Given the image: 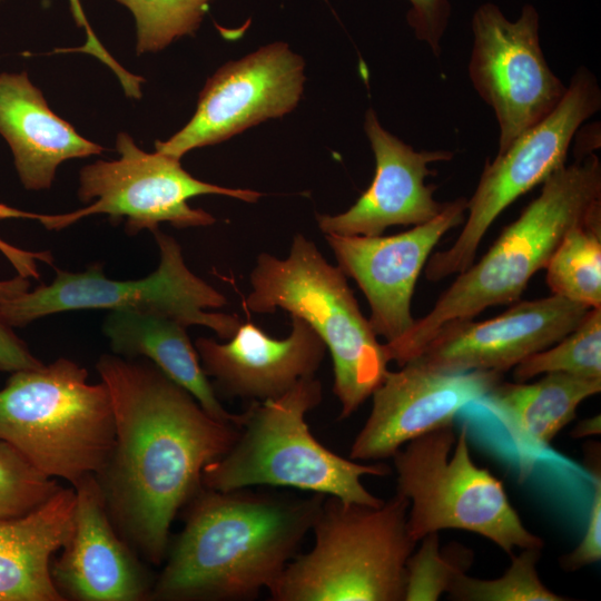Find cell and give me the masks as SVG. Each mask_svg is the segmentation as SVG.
<instances>
[{
	"instance_id": "cell-1",
	"label": "cell",
	"mask_w": 601,
	"mask_h": 601,
	"mask_svg": "<svg viewBox=\"0 0 601 601\" xmlns=\"http://www.w3.org/2000/svg\"><path fill=\"white\" fill-rule=\"evenodd\" d=\"M97 372L114 410L115 446L98 476L121 538L147 559H165L179 510L203 487L206 465L234 444L238 427L211 417L152 363L102 354Z\"/></svg>"
},
{
	"instance_id": "cell-2",
	"label": "cell",
	"mask_w": 601,
	"mask_h": 601,
	"mask_svg": "<svg viewBox=\"0 0 601 601\" xmlns=\"http://www.w3.org/2000/svg\"><path fill=\"white\" fill-rule=\"evenodd\" d=\"M325 495L201 487L150 599L238 601L269 593L312 530Z\"/></svg>"
},
{
	"instance_id": "cell-3",
	"label": "cell",
	"mask_w": 601,
	"mask_h": 601,
	"mask_svg": "<svg viewBox=\"0 0 601 601\" xmlns=\"http://www.w3.org/2000/svg\"><path fill=\"white\" fill-rule=\"evenodd\" d=\"M541 193L505 226L476 263L459 273L431 311L397 342L384 344L398 366L416 358L440 328L472 319L495 305L520 299L544 269L565 233L601 201V164L593 152L577 157L542 183Z\"/></svg>"
},
{
	"instance_id": "cell-4",
	"label": "cell",
	"mask_w": 601,
	"mask_h": 601,
	"mask_svg": "<svg viewBox=\"0 0 601 601\" xmlns=\"http://www.w3.org/2000/svg\"><path fill=\"white\" fill-rule=\"evenodd\" d=\"M321 401L322 384L314 375L279 397L252 402L242 413L234 444L205 466L203 486L223 492L259 485L289 487L381 505L384 500L368 492L362 477L384 476L390 467L345 459L318 442L305 417Z\"/></svg>"
},
{
	"instance_id": "cell-5",
	"label": "cell",
	"mask_w": 601,
	"mask_h": 601,
	"mask_svg": "<svg viewBox=\"0 0 601 601\" xmlns=\"http://www.w3.org/2000/svg\"><path fill=\"white\" fill-rule=\"evenodd\" d=\"M408 500L397 492L378 506L325 495L312 526L314 545L294 556L274 601H404L406 562L416 548Z\"/></svg>"
},
{
	"instance_id": "cell-6",
	"label": "cell",
	"mask_w": 601,
	"mask_h": 601,
	"mask_svg": "<svg viewBox=\"0 0 601 601\" xmlns=\"http://www.w3.org/2000/svg\"><path fill=\"white\" fill-rule=\"evenodd\" d=\"M250 285L245 300L250 312L283 308L321 336L333 359L339 418L351 416L381 384L391 361L343 270L329 264L311 239L297 234L286 258L258 255Z\"/></svg>"
},
{
	"instance_id": "cell-7",
	"label": "cell",
	"mask_w": 601,
	"mask_h": 601,
	"mask_svg": "<svg viewBox=\"0 0 601 601\" xmlns=\"http://www.w3.org/2000/svg\"><path fill=\"white\" fill-rule=\"evenodd\" d=\"M0 440L49 477H98L115 446L108 387L63 357L13 372L0 390Z\"/></svg>"
},
{
	"instance_id": "cell-8",
	"label": "cell",
	"mask_w": 601,
	"mask_h": 601,
	"mask_svg": "<svg viewBox=\"0 0 601 601\" xmlns=\"http://www.w3.org/2000/svg\"><path fill=\"white\" fill-rule=\"evenodd\" d=\"M397 493L408 500L407 530L415 541L445 529L473 532L510 556L515 549L543 548L512 505L505 487L471 456L466 424L421 435L392 456Z\"/></svg>"
},
{
	"instance_id": "cell-9",
	"label": "cell",
	"mask_w": 601,
	"mask_h": 601,
	"mask_svg": "<svg viewBox=\"0 0 601 601\" xmlns=\"http://www.w3.org/2000/svg\"><path fill=\"white\" fill-rule=\"evenodd\" d=\"M119 158L97 160L79 175L78 197L90 203L85 208L63 214H37L0 204V219L24 218L39 221L48 230H62L80 219L97 214L110 221H125V230L136 235L154 231L160 223L176 228L208 226L215 223L209 213L191 208L187 200L199 195H223L255 203L262 193L227 188L199 180L187 173L179 159L158 151L145 152L132 138L121 132L116 142Z\"/></svg>"
},
{
	"instance_id": "cell-10",
	"label": "cell",
	"mask_w": 601,
	"mask_h": 601,
	"mask_svg": "<svg viewBox=\"0 0 601 601\" xmlns=\"http://www.w3.org/2000/svg\"><path fill=\"white\" fill-rule=\"evenodd\" d=\"M151 233L160 262L147 277L109 279L97 264L77 273L56 268V277L49 285L0 302V318L13 328L62 312L135 309L166 314L187 327L206 326L220 338L233 337L242 324L239 317L206 311L225 306L226 297L188 268L173 236L159 228Z\"/></svg>"
},
{
	"instance_id": "cell-11",
	"label": "cell",
	"mask_w": 601,
	"mask_h": 601,
	"mask_svg": "<svg viewBox=\"0 0 601 601\" xmlns=\"http://www.w3.org/2000/svg\"><path fill=\"white\" fill-rule=\"evenodd\" d=\"M601 107V90L587 68L572 76L565 95L542 120L486 162L467 200L463 228L454 244L430 256L425 277L439 282L466 269L496 217L520 196L565 165L572 138Z\"/></svg>"
},
{
	"instance_id": "cell-12",
	"label": "cell",
	"mask_w": 601,
	"mask_h": 601,
	"mask_svg": "<svg viewBox=\"0 0 601 601\" xmlns=\"http://www.w3.org/2000/svg\"><path fill=\"white\" fill-rule=\"evenodd\" d=\"M473 47L469 75L480 97L493 109L503 152L525 130L546 117L566 87L552 72L539 39V13L524 4L511 21L492 2L472 17Z\"/></svg>"
},
{
	"instance_id": "cell-13",
	"label": "cell",
	"mask_w": 601,
	"mask_h": 601,
	"mask_svg": "<svg viewBox=\"0 0 601 601\" xmlns=\"http://www.w3.org/2000/svg\"><path fill=\"white\" fill-rule=\"evenodd\" d=\"M304 60L275 42L220 67L200 91L189 122L156 151L180 159L186 152L221 142L270 118L290 112L304 86Z\"/></svg>"
},
{
	"instance_id": "cell-14",
	"label": "cell",
	"mask_w": 601,
	"mask_h": 601,
	"mask_svg": "<svg viewBox=\"0 0 601 601\" xmlns=\"http://www.w3.org/2000/svg\"><path fill=\"white\" fill-rule=\"evenodd\" d=\"M466 209L467 199L460 197L447 201L431 220L396 235H325L337 266L365 295L368 322L386 344L397 342L413 327L411 303L421 272L440 239L464 223Z\"/></svg>"
},
{
	"instance_id": "cell-15",
	"label": "cell",
	"mask_w": 601,
	"mask_h": 601,
	"mask_svg": "<svg viewBox=\"0 0 601 601\" xmlns=\"http://www.w3.org/2000/svg\"><path fill=\"white\" fill-rule=\"evenodd\" d=\"M387 371L372 393V410L349 452L355 461L392 457L407 442L454 425L455 415L481 401L502 374L493 371L444 373L412 361Z\"/></svg>"
},
{
	"instance_id": "cell-16",
	"label": "cell",
	"mask_w": 601,
	"mask_h": 601,
	"mask_svg": "<svg viewBox=\"0 0 601 601\" xmlns=\"http://www.w3.org/2000/svg\"><path fill=\"white\" fill-rule=\"evenodd\" d=\"M590 308L552 295L515 303L501 315L455 321L437 331L413 361L434 371L503 374L573 331ZM412 362V361H411Z\"/></svg>"
},
{
	"instance_id": "cell-17",
	"label": "cell",
	"mask_w": 601,
	"mask_h": 601,
	"mask_svg": "<svg viewBox=\"0 0 601 601\" xmlns=\"http://www.w3.org/2000/svg\"><path fill=\"white\" fill-rule=\"evenodd\" d=\"M364 130L375 157V175L355 204L338 215H316L325 235L380 236L390 226H415L434 218L446 203L434 199L436 186L425 179L430 164L451 160L447 150L416 151L385 130L373 109L365 114Z\"/></svg>"
},
{
	"instance_id": "cell-18",
	"label": "cell",
	"mask_w": 601,
	"mask_h": 601,
	"mask_svg": "<svg viewBox=\"0 0 601 601\" xmlns=\"http://www.w3.org/2000/svg\"><path fill=\"white\" fill-rule=\"evenodd\" d=\"M73 489L72 532L51 568L60 593L79 601L150 599V579L115 528L99 479L85 477Z\"/></svg>"
},
{
	"instance_id": "cell-19",
	"label": "cell",
	"mask_w": 601,
	"mask_h": 601,
	"mask_svg": "<svg viewBox=\"0 0 601 601\" xmlns=\"http://www.w3.org/2000/svg\"><path fill=\"white\" fill-rule=\"evenodd\" d=\"M225 344L198 337L195 348L203 370L226 396L262 402L282 396L314 376L326 345L304 319L292 316V331L276 339L252 323L240 324Z\"/></svg>"
},
{
	"instance_id": "cell-20",
	"label": "cell",
	"mask_w": 601,
	"mask_h": 601,
	"mask_svg": "<svg viewBox=\"0 0 601 601\" xmlns=\"http://www.w3.org/2000/svg\"><path fill=\"white\" fill-rule=\"evenodd\" d=\"M0 134L29 190L50 188L62 161L104 150L57 116L26 72L0 75Z\"/></svg>"
},
{
	"instance_id": "cell-21",
	"label": "cell",
	"mask_w": 601,
	"mask_h": 601,
	"mask_svg": "<svg viewBox=\"0 0 601 601\" xmlns=\"http://www.w3.org/2000/svg\"><path fill=\"white\" fill-rule=\"evenodd\" d=\"M75 489L59 487L19 516L0 519V601H63L51 573V556L69 540Z\"/></svg>"
},
{
	"instance_id": "cell-22",
	"label": "cell",
	"mask_w": 601,
	"mask_h": 601,
	"mask_svg": "<svg viewBox=\"0 0 601 601\" xmlns=\"http://www.w3.org/2000/svg\"><path fill=\"white\" fill-rule=\"evenodd\" d=\"M186 329L185 324L166 314L135 309L110 311L102 324L115 355L147 358L189 392L211 417L238 427L243 414L230 413L221 405Z\"/></svg>"
},
{
	"instance_id": "cell-23",
	"label": "cell",
	"mask_w": 601,
	"mask_h": 601,
	"mask_svg": "<svg viewBox=\"0 0 601 601\" xmlns=\"http://www.w3.org/2000/svg\"><path fill=\"white\" fill-rule=\"evenodd\" d=\"M600 391L599 378L548 373L534 383L501 381L476 404L491 411L523 450L542 451Z\"/></svg>"
},
{
	"instance_id": "cell-24",
	"label": "cell",
	"mask_w": 601,
	"mask_h": 601,
	"mask_svg": "<svg viewBox=\"0 0 601 601\" xmlns=\"http://www.w3.org/2000/svg\"><path fill=\"white\" fill-rule=\"evenodd\" d=\"M544 269L552 295L601 308V201L565 233Z\"/></svg>"
},
{
	"instance_id": "cell-25",
	"label": "cell",
	"mask_w": 601,
	"mask_h": 601,
	"mask_svg": "<svg viewBox=\"0 0 601 601\" xmlns=\"http://www.w3.org/2000/svg\"><path fill=\"white\" fill-rule=\"evenodd\" d=\"M548 373L601 380V308H590L581 323L559 342L513 367L515 382Z\"/></svg>"
},
{
	"instance_id": "cell-26",
	"label": "cell",
	"mask_w": 601,
	"mask_h": 601,
	"mask_svg": "<svg viewBox=\"0 0 601 601\" xmlns=\"http://www.w3.org/2000/svg\"><path fill=\"white\" fill-rule=\"evenodd\" d=\"M542 548H526L514 555L500 578L492 580L459 574L447 594L460 601H564L541 581L536 565Z\"/></svg>"
},
{
	"instance_id": "cell-27",
	"label": "cell",
	"mask_w": 601,
	"mask_h": 601,
	"mask_svg": "<svg viewBox=\"0 0 601 601\" xmlns=\"http://www.w3.org/2000/svg\"><path fill=\"white\" fill-rule=\"evenodd\" d=\"M135 17L137 53L159 51L174 40L193 35L213 0H116Z\"/></svg>"
},
{
	"instance_id": "cell-28",
	"label": "cell",
	"mask_w": 601,
	"mask_h": 601,
	"mask_svg": "<svg viewBox=\"0 0 601 601\" xmlns=\"http://www.w3.org/2000/svg\"><path fill=\"white\" fill-rule=\"evenodd\" d=\"M406 562L404 601H436L447 593L455 578L472 563V551L461 545L445 554L439 532L425 535Z\"/></svg>"
},
{
	"instance_id": "cell-29",
	"label": "cell",
	"mask_w": 601,
	"mask_h": 601,
	"mask_svg": "<svg viewBox=\"0 0 601 601\" xmlns=\"http://www.w3.org/2000/svg\"><path fill=\"white\" fill-rule=\"evenodd\" d=\"M60 486L20 452L0 440V519L23 515L46 502Z\"/></svg>"
},
{
	"instance_id": "cell-30",
	"label": "cell",
	"mask_w": 601,
	"mask_h": 601,
	"mask_svg": "<svg viewBox=\"0 0 601 601\" xmlns=\"http://www.w3.org/2000/svg\"><path fill=\"white\" fill-rule=\"evenodd\" d=\"M585 462L593 479V499L587 529L581 542L570 553L560 558L565 571H577L601 559V469L599 446H589Z\"/></svg>"
},
{
	"instance_id": "cell-31",
	"label": "cell",
	"mask_w": 601,
	"mask_h": 601,
	"mask_svg": "<svg viewBox=\"0 0 601 601\" xmlns=\"http://www.w3.org/2000/svg\"><path fill=\"white\" fill-rule=\"evenodd\" d=\"M412 4L407 12V22L416 38L424 41L437 57L441 52V39L451 14L449 0H408Z\"/></svg>"
},
{
	"instance_id": "cell-32",
	"label": "cell",
	"mask_w": 601,
	"mask_h": 601,
	"mask_svg": "<svg viewBox=\"0 0 601 601\" xmlns=\"http://www.w3.org/2000/svg\"><path fill=\"white\" fill-rule=\"evenodd\" d=\"M1 1V0H0ZM71 13L78 27L86 31V43L82 47L75 49L56 50V52H85L90 53L109 67L122 86L125 93L131 98H140V86L144 78L135 76L127 71L100 43L93 30L91 29L88 19L86 18L80 0H69Z\"/></svg>"
},
{
	"instance_id": "cell-33",
	"label": "cell",
	"mask_w": 601,
	"mask_h": 601,
	"mask_svg": "<svg viewBox=\"0 0 601 601\" xmlns=\"http://www.w3.org/2000/svg\"><path fill=\"white\" fill-rule=\"evenodd\" d=\"M42 364L12 327L0 318V372L13 373L39 367Z\"/></svg>"
},
{
	"instance_id": "cell-34",
	"label": "cell",
	"mask_w": 601,
	"mask_h": 601,
	"mask_svg": "<svg viewBox=\"0 0 601 601\" xmlns=\"http://www.w3.org/2000/svg\"><path fill=\"white\" fill-rule=\"evenodd\" d=\"M29 289V280L17 276L12 279L0 280V302L16 297Z\"/></svg>"
},
{
	"instance_id": "cell-35",
	"label": "cell",
	"mask_w": 601,
	"mask_h": 601,
	"mask_svg": "<svg viewBox=\"0 0 601 601\" xmlns=\"http://www.w3.org/2000/svg\"><path fill=\"white\" fill-rule=\"evenodd\" d=\"M600 415L581 421L572 431L573 437L600 434Z\"/></svg>"
},
{
	"instance_id": "cell-36",
	"label": "cell",
	"mask_w": 601,
	"mask_h": 601,
	"mask_svg": "<svg viewBox=\"0 0 601 601\" xmlns=\"http://www.w3.org/2000/svg\"><path fill=\"white\" fill-rule=\"evenodd\" d=\"M0 252L11 263V265H19L26 256L24 249L7 243L2 238H0Z\"/></svg>"
}]
</instances>
